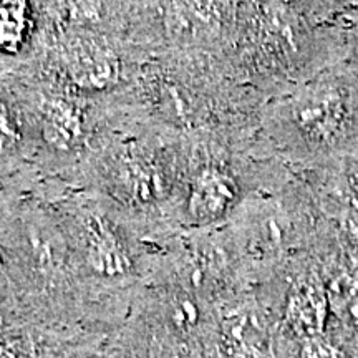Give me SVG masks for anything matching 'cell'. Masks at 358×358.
Wrapping results in <instances>:
<instances>
[{
	"label": "cell",
	"instance_id": "7",
	"mask_svg": "<svg viewBox=\"0 0 358 358\" xmlns=\"http://www.w3.org/2000/svg\"><path fill=\"white\" fill-rule=\"evenodd\" d=\"M324 319V303L319 290L306 287L297 290L290 299L289 320L297 329V332H313L320 327Z\"/></svg>",
	"mask_w": 358,
	"mask_h": 358
},
{
	"label": "cell",
	"instance_id": "10",
	"mask_svg": "<svg viewBox=\"0 0 358 358\" xmlns=\"http://www.w3.org/2000/svg\"><path fill=\"white\" fill-rule=\"evenodd\" d=\"M302 358H338V353L334 347L324 340H308L302 348Z\"/></svg>",
	"mask_w": 358,
	"mask_h": 358
},
{
	"label": "cell",
	"instance_id": "2",
	"mask_svg": "<svg viewBox=\"0 0 358 358\" xmlns=\"http://www.w3.org/2000/svg\"><path fill=\"white\" fill-rule=\"evenodd\" d=\"M83 256L87 266L101 277H122L131 271L124 244L108 222L90 217L83 227Z\"/></svg>",
	"mask_w": 358,
	"mask_h": 358
},
{
	"label": "cell",
	"instance_id": "3",
	"mask_svg": "<svg viewBox=\"0 0 358 358\" xmlns=\"http://www.w3.org/2000/svg\"><path fill=\"white\" fill-rule=\"evenodd\" d=\"M65 65L71 82L87 90H105L120 78L118 57L110 48L95 43L70 47Z\"/></svg>",
	"mask_w": 358,
	"mask_h": 358
},
{
	"label": "cell",
	"instance_id": "8",
	"mask_svg": "<svg viewBox=\"0 0 358 358\" xmlns=\"http://www.w3.org/2000/svg\"><path fill=\"white\" fill-rule=\"evenodd\" d=\"M127 185L128 189L138 201L156 199L163 192V178L156 171L155 166L146 161H133L127 166Z\"/></svg>",
	"mask_w": 358,
	"mask_h": 358
},
{
	"label": "cell",
	"instance_id": "4",
	"mask_svg": "<svg viewBox=\"0 0 358 358\" xmlns=\"http://www.w3.org/2000/svg\"><path fill=\"white\" fill-rule=\"evenodd\" d=\"M239 196V186L229 173L208 168L196 176L191 187L189 213L198 221H211L229 211Z\"/></svg>",
	"mask_w": 358,
	"mask_h": 358
},
{
	"label": "cell",
	"instance_id": "9",
	"mask_svg": "<svg viewBox=\"0 0 358 358\" xmlns=\"http://www.w3.org/2000/svg\"><path fill=\"white\" fill-rule=\"evenodd\" d=\"M17 141V131L13 127V122L10 116L0 105V151H6L8 148H12Z\"/></svg>",
	"mask_w": 358,
	"mask_h": 358
},
{
	"label": "cell",
	"instance_id": "1",
	"mask_svg": "<svg viewBox=\"0 0 358 358\" xmlns=\"http://www.w3.org/2000/svg\"><path fill=\"white\" fill-rule=\"evenodd\" d=\"M294 122L307 138L330 141L345 123V103L332 88H317L297 101Z\"/></svg>",
	"mask_w": 358,
	"mask_h": 358
},
{
	"label": "cell",
	"instance_id": "5",
	"mask_svg": "<svg viewBox=\"0 0 358 358\" xmlns=\"http://www.w3.org/2000/svg\"><path fill=\"white\" fill-rule=\"evenodd\" d=\"M224 348L231 358H267V327L259 324L252 313L236 315L224 325Z\"/></svg>",
	"mask_w": 358,
	"mask_h": 358
},
{
	"label": "cell",
	"instance_id": "6",
	"mask_svg": "<svg viewBox=\"0 0 358 358\" xmlns=\"http://www.w3.org/2000/svg\"><path fill=\"white\" fill-rule=\"evenodd\" d=\"M43 136L57 150H70L82 140V113L65 100H50L43 106Z\"/></svg>",
	"mask_w": 358,
	"mask_h": 358
}]
</instances>
